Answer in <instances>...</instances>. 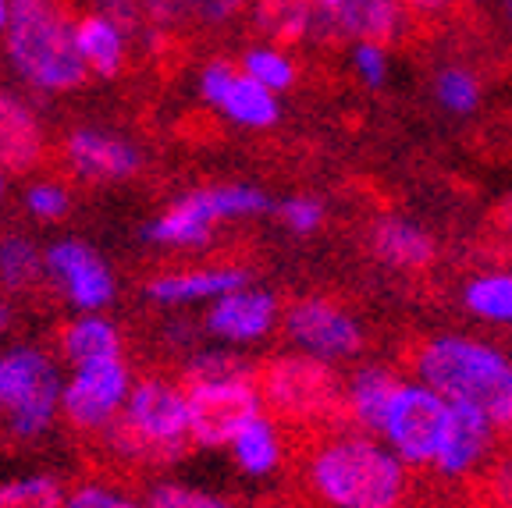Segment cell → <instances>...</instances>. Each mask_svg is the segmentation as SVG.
<instances>
[{"mask_svg":"<svg viewBox=\"0 0 512 508\" xmlns=\"http://www.w3.org/2000/svg\"><path fill=\"white\" fill-rule=\"evenodd\" d=\"M61 164L82 185H121L139 178L146 157L128 135L114 128L75 125L61 143Z\"/></svg>","mask_w":512,"mask_h":508,"instance_id":"4fadbf2b","label":"cell"},{"mask_svg":"<svg viewBox=\"0 0 512 508\" xmlns=\"http://www.w3.org/2000/svg\"><path fill=\"white\" fill-rule=\"evenodd\" d=\"M47 128L25 96L0 86V171L29 175L47 160Z\"/></svg>","mask_w":512,"mask_h":508,"instance_id":"e0dca14e","label":"cell"},{"mask_svg":"<svg viewBox=\"0 0 512 508\" xmlns=\"http://www.w3.org/2000/svg\"><path fill=\"white\" fill-rule=\"evenodd\" d=\"M402 374L392 366L370 363L360 366L345 384V405H349V423L360 434H384V423L392 416V405L402 391Z\"/></svg>","mask_w":512,"mask_h":508,"instance_id":"d6986e66","label":"cell"},{"mask_svg":"<svg viewBox=\"0 0 512 508\" xmlns=\"http://www.w3.org/2000/svg\"><path fill=\"white\" fill-rule=\"evenodd\" d=\"M239 68L253 82H260V86L271 89V93H278V96L288 93L299 79V68H296V61H292V54H288L285 47H274V43H264V40L249 43V47L242 50Z\"/></svg>","mask_w":512,"mask_h":508,"instance_id":"83f0119b","label":"cell"},{"mask_svg":"<svg viewBox=\"0 0 512 508\" xmlns=\"http://www.w3.org/2000/svg\"><path fill=\"white\" fill-rule=\"evenodd\" d=\"M303 484L328 508H402L409 469L377 437L349 430L324 434L306 448Z\"/></svg>","mask_w":512,"mask_h":508,"instance_id":"6da1fadb","label":"cell"},{"mask_svg":"<svg viewBox=\"0 0 512 508\" xmlns=\"http://www.w3.org/2000/svg\"><path fill=\"white\" fill-rule=\"evenodd\" d=\"M488 498L495 508H512V455H505L488 473Z\"/></svg>","mask_w":512,"mask_h":508,"instance_id":"f35d334b","label":"cell"},{"mask_svg":"<svg viewBox=\"0 0 512 508\" xmlns=\"http://www.w3.org/2000/svg\"><path fill=\"white\" fill-rule=\"evenodd\" d=\"M196 86H200L203 104L214 107L235 128L264 132V128L278 125L281 118V96L249 79L239 68V61L232 64L224 61V57L207 61L200 68V75H196Z\"/></svg>","mask_w":512,"mask_h":508,"instance_id":"5bb4252c","label":"cell"},{"mask_svg":"<svg viewBox=\"0 0 512 508\" xmlns=\"http://www.w3.org/2000/svg\"><path fill=\"white\" fill-rule=\"evenodd\" d=\"M274 210H278V221L285 224V231H292V235H313L324 224V203L317 196H306V192L285 196Z\"/></svg>","mask_w":512,"mask_h":508,"instance_id":"836d02e7","label":"cell"},{"mask_svg":"<svg viewBox=\"0 0 512 508\" xmlns=\"http://www.w3.org/2000/svg\"><path fill=\"white\" fill-rule=\"evenodd\" d=\"M484 4H491V0H459V8H484Z\"/></svg>","mask_w":512,"mask_h":508,"instance_id":"f6af8a7d","label":"cell"},{"mask_svg":"<svg viewBox=\"0 0 512 508\" xmlns=\"http://www.w3.org/2000/svg\"><path fill=\"white\" fill-rule=\"evenodd\" d=\"M271 196L246 182L200 185L182 192L168 207L143 224V242L168 253H189L214 239V231L228 221H249L271 210Z\"/></svg>","mask_w":512,"mask_h":508,"instance_id":"8992f818","label":"cell"},{"mask_svg":"<svg viewBox=\"0 0 512 508\" xmlns=\"http://www.w3.org/2000/svg\"><path fill=\"white\" fill-rule=\"evenodd\" d=\"M64 377L43 345L0 349V420H8L11 441L29 445L61 416Z\"/></svg>","mask_w":512,"mask_h":508,"instance_id":"52a82bcc","label":"cell"},{"mask_svg":"<svg viewBox=\"0 0 512 508\" xmlns=\"http://www.w3.org/2000/svg\"><path fill=\"white\" fill-rule=\"evenodd\" d=\"M139 4H143L146 22L160 40H168V36L192 25V0H139Z\"/></svg>","mask_w":512,"mask_h":508,"instance_id":"e575fe53","label":"cell"},{"mask_svg":"<svg viewBox=\"0 0 512 508\" xmlns=\"http://www.w3.org/2000/svg\"><path fill=\"white\" fill-rule=\"evenodd\" d=\"M8 171H0V203H4V196H8Z\"/></svg>","mask_w":512,"mask_h":508,"instance_id":"ee69618b","label":"cell"},{"mask_svg":"<svg viewBox=\"0 0 512 508\" xmlns=\"http://www.w3.org/2000/svg\"><path fill=\"white\" fill-rule=\"evenodd\" d=\"M260 363H249L235 349H200L182 366V384H214V381H256Z\"/></svg>","mask_w":512,"mask_h":508,"instance_id":"4316f807","label":"cell"},{"mask_svg":"<svg viewBox=\"0 0 512 508\" xmlns=\"http://www.w3.org/2000/svg\"><path fill=\"white\" fill-rule=\"evenodd\" d=\"M89 11H96V15H104V18H111L114 25H121V29L132 36V43H143V47H160V43H164L157 32L150 29L139 0H89Z\"/></svg>","mask_w":512,"mask_h":508,"instance_id":"d6a6232c","label":"cell"},{"mask_svg":"<svg viewBox=\"0 0 512 508\" xmlns=\"http://www.w3.org/2000/svg\"><path fill=\"white\" fill-rule=\"evenodd\" d=\"M47 285V253L29 235H0V295L18 299Z\"/></svg>","mask_w":512,"mask_h":508,"instance_id":"cb8c5ba5","label":"cell"},{"mask_svg":"<svg viewBox=\"0 0 512 508\" xmlns=\"http://www.w3.org/2000/svg\"><path fill=\"white\" fill-rule=\"evenodd\" d=\"M256 0H192V25L200 29H221L232 25L239 15H249Z\"/></svg>","mask_w":512,"mask_h":508,"instance_id":"8d00e7d4","label":"cell"},{"mask_svg":"<svg viewBox=\"0 0 512 508\" xmlns=\"http://www.w3.org/2000/svg\"><path fill=\"white\" fill-rule=\"evenodd\" d=\"M47 253V285L57 288L75 313H104L118 299V278L111 263L86 239H57L43 246Z\"/></svg>","mask_w":512,"mask_h":508,"instance_id":"8fae6325","label":"cell"},{"mask_svg":"<svg viewBox=\"0 0 512 508\" xmlns=\"http://www.w3.org/2000/svg\"><path fill=\"white\" fill-rule=\"evenodd\" d=\"M349 61L363 86L381 89L388 82V47L384 43H352Z\"/></svg>","mask_w":512,"mask_h":508,"instance_id":"d590c367","label":"cell"},{"mask_svg":"<svg viewBox=\"0 0 512 508\" xmlns=\"http://www.w3.org/2000/svg\"><path fill=\"white\" fill-rule=\"evenodd\" d=\"M185 395H189V430L196 448L232 445L242 427L264 413L256 381L185 384Z\"/></svg>","mask_w":512,"mask_h":508,"instance_id":"7c38bea8","label":"cell"},{"mask_svg":"<svg viewBox=\"0 0 512 508\" xmlns=\"http://www.w3.org/2000/svg\"><path fill=\"white\" fill-rule=\"evenodd\" d=\"M409 15L416 22H445L452 11H459V0H406Z\"/></svg>","mask_w":512,"mask_h":508,"instance_id":"ab89813d","label":"cell"},{"mask_svg":"<svg viewBox=\"0 0 512 508\" xmlns=\"http://www.w3.org/2000/svg\"><path fill=\"white\" fill-rule=\"evenodd\" d=\"M4 57L15 79L36 93L64 96L89 82L75 43V15L61 0H18L4 29Z\"/></svg>","mask_w":512,"mask_h":508,"instance_id":"277c9868","label":"cell"},{"mask_svg":"<svg viewBox=\"0 0 512 508\" xmlns=\"http://www.w3.org/2000/svg\"><path fill=\"white\" fill-rule=\"evenodd\" d=\"M409 370L448 402L480 409L498 434H512V356L498 345L470 334H434L413 349Z\"/></svg>","mask_w":512,"mask_h":508,"instance_id":"7a4b0ae2","label":"cell"},{"mask_svg":"<svg viewBox=\"0 0 512 508\" xmlns=\"http://www.w3.org/2000/svg\"><path fill=\"white\" fill-rule=\"evenodd\" d=\"M57 356L72 366L125 356V334L107 313H75L57 334Z\"/></svg>","mask_w":512,"mask_h":508,"instance_id":"7402d4cb","label":"cell"},{"mask_svg":"<svg viewBox=\"0 0 512 508\" xmlns=\"http://www.w3.org/2000/svg\"><path fill=\"white\" fill-rule=\"evenodd\" d=\"M75 43H79V54L89 68V79L114 82L118 75H125L128 57H132V36L111 18L96 15L89 8L79 11L75 15Z\"/></svg>","mask_w":512,"mask_h":508,"instance_id":"44dd1931","label":"cell"},{"mask_svg":"<svg viewBox=\"0 0 512 508\" xmlns=\"http://www.w3.org/2000/svg\"><path fill=\"white\" fill-rule=\"evenodd\" d=\"M495 441H498V427L488 416L480 413V409H473V405L452 402L445 441H441L434 469H438L441 477H466L470 469H477L480 462L488 459Z\"/></svg>","mask_w":512,"mask_h":508,"instance_id":"ac0fdd59","label":"cell"},{"mask_svg":"<svg viewBox=\"0 0 512 508\" xmlns=\"http://www.w3.org/2000/svg\"><path fill=\"white\" fill-rule=\"evenodd\" d=\"M281 331L296 352L317 356L324 363H342L363 352V327L360 320L345 310L342 302L324 295H303L292 299L281 313Z\"/></svg>","mask_w":512,"mask_h":508,"instance_id":"9c48e42d","label":"cell"},{"mask_svg":"<svg viewBox=\"0 0 512 508\" xmlns=\"http://www.w3.org/2000/svg\"><path fill=\"white\" fill-rule=\"evenodd\" d=\"M235 462L246 469L249 477H267L285 459V441H281V423L274 416L260 413L253 423L242 427V434L232 441Z\"/></svg>","mask_w":512,"mask_h":508,"instance_id":"d4e9b609","label":"cell"},{"mask_svg":"<svg viewBox=\"0 0 512 508\" xmlns=\"http://www.w3.org/2000/svg\"><path fill=\"white\" fill-rule=\"evenodd\" d=\"M495 228H498V231H502L505 239H509V242H512V196H509V199H505L502 207H498V214H495Z\"/></svg>","mask_w":512,"mask_h":508,"instance_id":"b9f144b4","label":"cell"},{"mask_svg":"<svg viewBox=\"0 0 512 508\" xmlns=\"http://www.w3.org/2000/svg\"><path fill=\"white\" fill-rule=\"evenodd\" d=\"M367 246L377 263L392 270H424L438 256V242L427 228L399 214H384L370 224Z\"/></svg>","mask_w":512,"mask_h":508,"instance_id":"ffe728a7","label":"cell"},{"mask_svg":"<svg viewBox=\"0 0 512 508\" xmlns=\"http://www.w3.org/2000/svg\"><path fill=\"white\" fill-rule=\"evenodd\" d=\"M253 285V274L235 263H192V267H164L150 274L143 299L157 310H185V306H210L235 288Z\"/></svg>","mask_w":512,"mask_h":508,"instance_id":"9a60e30c","label":"cell"},{"mask_svg":"<svg viewBox=\"0 0 512 508\" xmlns=\"http://www.w3.org/2000/svg\"><path fill=\"white\" fill-rule=\"evenodd\" d=\"M146 508H239L235 501L221 498V494L200 491V487H185L175 480H160L143 491Z\"/></svg>","mask_w":512,"mask_h":508,"instance_id":"1f68e13d","label":"cell"},{"mask_svg":"<svg viewBox=\"0 0 512 508\" xmlns=\"http://www.w3.org/2000/svg\"><path fill=\"white\" fill-rule=\"evenodd\" d=\"M11 327H15V306H11L8 295H0V342L11 334Z\"/></svg>","mask_w":512,"mask_h":508,"instance_id":"60d3db41","label":"cell"},{"mask_svg":"<svg viewBox=\"0 0 512 508\" xmlns=\"http://www.w3.org/2000/svg\"><path fill=\"white\" fill-rule=\"evenodd\" d=\"M64 508H146L139 498H128L118 487L107 484H82L68 494V505Z\"/></svg>","mask_w":512,"mask_h":508,"instance_id":"74e56055","label":"cell"},{"mask_svg":"<svg viewBox=\"0 0 512 508\" xmlns=\"http://www.w3.org/2000/svg\"><path fill=\"white\" fill-rule=\"evenodd\" d=\"M249 22L260 32V40L285 50L306 40H324L313 0H256L249 8Z\"/></svg>","mask_w":512,"mask_h":508,"instance_id":"603a6c76","label":"cell"},{"mask_svg":"<svg viewBox=\"0 0 512 508\" xmlns=\"http://www.w3.org/2000/svg\"><path fill=\"white\" fill-rule=\"evenodd\" d=\"M452 402L420 381H406L384 423V441L406 466H434L445 441Z\"/></svg>","mask_w":512,"mask_h":508,"instance_id":"30bf717a","label":"cell"},{"mask_svg":"<svg viewBox=\"0 0 512 508\" xmlns=\"http://www.w3.org/2000/svg\"><path fill=\"white\" fill-rule=\"evenodd\" d=\"M480 96H484L480 75L473 68H466V64H445L434 75V100L441 104V111L466 118V114H473L480 107Z\"/></svg>","mask_w":512,"mask_h":508,"instance_id":"f1b7e54d","label":"cell"},{"mask_svg":"<svg viewBox=\"0 0 512 508\" xmlns=\"http://www.w3.org/2000/svg\"><path fill=\"white\" fill-rule=\"evenodd\" d=\"M15 4H18V0H0V36H4V29L11 25V15H15Z\"/></svg>","mask_w":512,"mask_h":508,"instance_id":"7bdbcfd3","label":"cell"},{"mask_svg":"<svg viewBox=\"0 0 512 508\" xmlns=\"http://www.w3.org/2000/svg\"><path fill=\"white\" fill-rule=\"evenodd\" d=\"M256 388L264 398V413L288 427H335V420H349L345 381L335 363L306 352L267 359L256 374Z\"/></svg>","mask_w":512,"mask_h":508,"instance_id":"5b68a950","label":"cell"},{"mask_svg":"<svg viewBox=\"0 0 512 508\" xmlns=\"http://www.w3.org/2000/svg\"><path fill=\"white\" fill-rule=\"evenodd\" d=\"M281 302L274 292L260 285H246L228 292L224 299L210 302L203 313V327L210 338L235 349V345H256L281 324Z\"/></svg>","mask_w":512,"mask_h":508,"instance_id":"2e32d148","label":"cell"},{"mask_svg":"<svg viewBox=\"0 0 512 508\" xmlns=\"http://www.w3.org/2000/svg\"><path fill=\"white\" fill-rule=\"evenodd\" d=\"M96 445L132 469H157L182 459L189 448H196L185 384L164 374L139 377L121 416L96 437Z\"/></svg>","mask_w":512,"mask_h":508,"instance_id":"3957f363","label":"cell"},{"mask_svg":"<svg viewBox=\"0 0 512 508\" xmlns=\"http://www.w3.org/2000/svg\"><path fill=\"white\" fill-rule=\"evenodd\" d=\"M463 306L484 324H512V270H480L463 285Z\"/></svg>","mask_w":512,"mask_h":508,"instance_id":"484cf974","label":"cell"},{"mask_svg":"<svg viewBox=\"0 0 512 508\" xmlns=\"http://www.w3.org/2000/svg\"><path fill=\"white\" fill-rule=\"evenodd\" d=\"M22 207L32 221L54 224L61 217H68V210H72V189L57 182V178H36V182L25 185Z\"/></svg>","mask_w":512,"mask_h":508,"instance_id":"4dcf8cb0","label":"cell"},{"mask_svg":"<svg viewBox=\"0 0 512 508\" xmlns=\"http://www.w3.org/2000/svg\"><path fill=\"white\" fill-rule=\"evenodd\" d=\"M68 487L54 473H36V477L8 480L0 484V508H64L68 505Z\"/></svg>","mask_w":512,"mask_h":508,"instance_id":"f546056e","label":"cell"},{"mask_svg":"<svg viewBox=\"0 0 512 508\" xmlns=\"http://www.w3.org/2000/svg\"><path fill=\"white\" fill-rule=\"evenodd\" d=\"M136 388L128 359H104V363L75 366L72 377L64 381L61 416L75 434L100 437L125 409L128 395Z\"/></svg>","mask_w":512,"mask_h":508,"instance_id":"ba28073f","label":"cell"}]
</instances>
